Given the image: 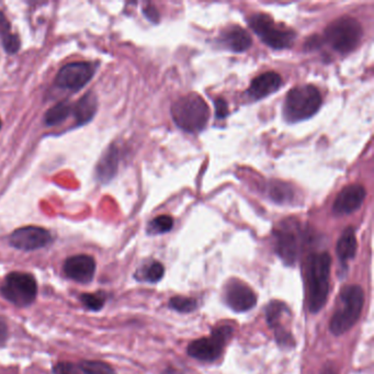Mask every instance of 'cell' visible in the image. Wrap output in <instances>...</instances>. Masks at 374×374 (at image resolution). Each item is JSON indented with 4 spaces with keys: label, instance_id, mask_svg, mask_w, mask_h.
<instances>
[{
    "label": "cell",
    "instance_id": "obj_12",
    "mask_svg": "<svg viewBox=\"0 0 374 374\" xmlns=\"http://www.w3.org/2000/svg\"><path fill=\"white\" fill-rule=\"evenodd\" d=\"M225 301L226 304L235 312H246L255 306L257 297L248 285L234 281L227 285Z\"/></svg>",
    "mask_w": 374,
    "mask_h": 374
},
{
    "label": "cell",
    "instance_id": "obj_33",
    "mask_svg": "<svg viewBox=\"0 0 374 374\" xmlns=\"http://www.w3.org/2000/svg\"><path fill=\"white\" fill-rule=\"evenodd\" d=\"M0 127H1V121H0Z\"/></svg>",
    "mask_w": 374,
    "mask_h": 374
},
{
    "label": "cell",
    "instance_id": "obj_27",
    "mask_svg": "<svg viewBox=\"0 0 374 374\" xmlns=\"http://www.w3.org/2000/svg\"><path fill=\"white\" fill-rule=\"evenodd\" d=\"M3 45L4 49L7 51L8 53L11 54H15L18 52V50L20 49V40L19 37L13 33H9V35H6L3 37Z\"/></svg>",
    "mask_w": 374,
    "mask_h": 374
},
{
    "label": "cell",
    "instance_id": "obj_31",
    "mask_svg": "<svg viewBox=\"0 0 374 374\" xmlns=\"http://www.w3.org/2000/svg\"><path fill=\"white\" fill-rule=\"evenodd\" d=\"M144 13L149 18V20L153 21V23H157L159 19V13L157 11L156 8L151 7V6H147V8H144Z\"/></svg>",
    "mask_w": 374,
    "mask_h": 374
},
{
    "label": "cell",
    "instance_id": "obj_10",
    "mask_svg": "<svg viewBox=\"0 0 374 374\" xmlns=\"http://www.w3.org/2000/svg\"><path fill=\"white\" fill-rule=\"evenodd\" d=\"M52 241L50 232L39 226L18 228L9 237V243L13 247L25 251H37L52 243Z\"/></svg>",
    "mask_w": 374,
    "mask_h": 374
},
{
    "label": "cell",
    "instance_id": "obj_3",
    "mask_svg": "<svg viewBox=\"0 0 374 374\" xmlns=\"http://www.w3.org/2000/svg\"><path fill=\"white\" fill-rule=\"evenodd\" d=\"M171 117L181 130L196 133L206 127L210 109L200 94H189L173 104Z\"/></svg>",
    "mask_w": 374,
    "mask_h": 374
},
{
    "label": "cell",
    "instance_id": "obj_29",
    "mask_svg": "<svg viewBox=\"0 0 374 374\" xmlns=\"http://www.w3.org/2000/svg\"><path fill=\"white\" fill-rule=\"evenodd\" d=\"M216 117L218 119H224L228 116V106L225 100L218 99L216 101Z\"/></svg>",
    "mask_w": 374,
    "mask_h": 374
},
{
    "label": "cell",
    "instance_id": "obj_30",
    "mask_svg": "<svg viewBox=\"0 0 374 374\" xmlns=\"http://www.w3.org/2000/svg\"><path fill=\"white\" fill-rule=\"evenodd\" d=\"M11 32V25L6 19L5 15L0 11V37L3 39L6 35H9Z\"/></svg>",
    "mask_w": 374,
    "mask_h": 374
},
{
    "label": "cell",
    "instance_id": "obj_18",
    "mask_svg": "<svg viewBox=\"0 0 374 374\" xmlns=\"http://www.w3.org/2000/svg\"><path fill=\"white\" fill-rule=\"evenodd\" d=\"M97 97L94 92H87L77 104L72 107V113L78 124L88 123L97 111Z\"/></svg>",
    "mask_w": 374,
    "mask_h": 374
},
{
    "label": "cell",
    "instance_id": "obj_17",
    "mask_svg": "<svg viewBox=\"0 0 374 374\" xmlns=\"http://www.w3.org/2000/svg\"><path fill=\"white\" fill-rule=\"evenodd\" d=\"M220 41L226 49L236 53L245 52L251 45L249 33L238 25H232L225 29L220 35Z\"/></svg>",
    "mask_w": 374,
    "mask_h": 374
},
{
    "label": "cell",
    "instance_id": "obj_20",
    "mask_svg": "<svg viewBox=\"0 0 374 374\" xmlns=\"http://www.w3.org/2000/svg\"><path fill=\"white\" fill-rule=\"evenodd\" d=\"M336 251H337L338 258L342 263H347L356 256L357 239H356L354 228L348 227L344 230V233L338 239Z\"/></svg>",
    "mask_w": 374,
    "mask_h": 374
},
{
    "label": "cell",
    "instance_id": "obj_26",
    "mask_svg": "<svg viewBox=\"0 0 374 374\" xmlns=\"http://www.w3.org/2000/svg\"><path fill=\"white\" fill-rule=\"evenodd\" d=\"M164 266L161 265V263L155 261V263L147 266V269L144 270L143 280L151 283L158 282L161 278H163V275H164Z\"/></svg>",
    "mask_w": 374,
    "mask_h": 374
},
{
    "label": "cell",
    "instance_id": "obj_1",
    "mask_svg": "<svg viewBox=\"0 0 374 374\" xmlns=\"http://www.w3.org/2000/svg\"><path fill=\"white\" fill-rule=\"evenodd\" d=\"M332 258L328 253L313 254L306 263L308 308L318 313L324 308L330 292V273Z\"/></svg>",
    "mask_w": 374,
    "mask_h": 374
},
{
    "label": "cell",
    "instance_id": "obj_6",
    "mask_svg": "<svg viewBox=\"0 0 374 374\" xmlns=\"http://www.w3.org/2000/svg\"><path fill=\"white\" fill-rule=\"evenodd\" d=\"M0 293L11 304L25 308L37 299V280L30 273H9L0 287Z\"/></svg>",
    "mask_w": 374,
    "mask_h": 374
},
{
    "label": "cell",
    "instance_id": "obj_16",
    "mask_svg": "<svg viewBox=\"0 0 374 374\" xmlns=\"http://www.w3.org/2000/svg\"><path fill=\"white\" fill-rule=\"evenodd\" d=\"M282 84L280 75L275 72H267L259 75L251 82L248 88V97L253 100L263 99L273 94Z\"/></svg>",
    "mask_w": 374,
    "mask_h": 374
},
{
    "label": "cell",
    "instance_id": "obj_4",
    "mask_svg": "<svg viewBox=\"0 0 374 374\" xmlns=\"http://www.w3.org/2000/svg\"><path fill=\"white\" fill-rule=\"evenodd\" d=\"M322 106L320 90L313 85H303L287 92L283 102V116L290 123L310 119Z\"/></svg>",
    "mask_w": 374,
    "mask_h": 374
},
{
    "label": "cell",
    "instance_id": "obj_8",
    "mask_svg": "<svg viewBox=\"0 0 374 374\" xmlns=\"http://www.w3.org/2000/svg\"><path fill=\"white\" fill-rule=\"evenodd\" d=\"M233 328L223 326L214 330L210 337L194 340L188 346V354L194 359L213 361L223 352L226 342L232 337Z\"/></svg>",
    "mask_w": 374,
    "mask_h": 374
},
{
    "label": "cell",
    "instance_id": "obj_9",
    "mask_svg": "<svg viewBox=\"0 0 374 374\" xmlns=\"http://www.w3.org/2000/svg\"><path fill=\"white\" fill-rule=\"evenodd\" d=\"M94 74V67L90 63H70L61 68L55 84L63 89L80 90L90 82Z\"/></svg>",
    "mask_w": 374,
    "mask_h": 374
},
{
    "label": "cell",
    "instance_id": "obj_14",
    "mask_svg": "<svg viewBox=\"0 0 374 374\" xmlns=\"http://www.w3.org/2000/svg\"><path fill=\"white\" fill-rule=\"evenodd\" d=\"M53 374H117L106 362L82 360L78 362H60L53 368Z\"/></svg>",
    "mask_w": 374,
    "mask_h": 374
},
{
    "label": "cell",
    "instance_id": "obj_25",
    "mask_svg": "<svg viewBox=\"0 0 374 374\" xmlns=\"http://www.w3.org/2000/svg\"><path fill=\"white\" fill-rule=\"evenodd\" d=\"M197 306V301L191 297H174L169 301V308L181 313L194 312Z\"/></svg>",
    "mask_w": 374,
    "mask_h": 374
},
{
    "label": "cell",
    "instance_id": "obj_11",
    "mask_svg": "<svg viewBox=\"0 0 374 374\" xmlns=\"http://www.w3.org/2000/svg\"><path fill=\"white\" fill-rule=\"evenodd\" d=\"M65 275L76 282H92L96 273V261L89 255H76L67 258L63 267Z\"/></svg>",
    "mask_w": 374,
    "mask_h": 374
},
{
    "label": "cell",
    "instance_id": "obj_28",
    "mask_svg": "<svg viewBox=\"0 0 374 374\" xmlns=\"http://www.w3.org/2000/svg\"><path fill=\"white\" fill-rule=\"evenodd\" d=\"M271 197H273L275 200L281 201L287 200V194H290V191H287V187L285 185H275L271 189Z\"/></svg>",
    "mask_w": 374,
    "mask_h": 374
},
{
    "label": "cell",
    "instance_id": "obj_32",
    "mask_svg": "<svg viewBox=\"0 0 374 374\" xmlns=\"http://www.w3.org/2000/svg\"><path fill=\"white\" fill-rule=\"evenodd\" d=\"M8 338V328L6 323L0 318V346L5 344Z\"/></svg>",
    "mask_w": 374,
    "mask_h": 374
},
{
    "label": "cell",
    "instance_id": "obj_13",
    "mask_svg": "<svg viewBox=\"0 0 374 374\" xmlns=\"http://www.w3.org/2000/svg\"><path fill=\"white\" fill-rule=\"evenodd\" d=\"M366 194H367L366 190L360 185H349V186L344 187L335 200L332 210L335 213L339 214V216L354 213L359 210L366 198Z\"/></svg>",
    "mask_w": 374,
    "mask_h": 374
},
{
    "label": "cell",
    "instance_id": "obj_24",
    "mask_svg": "<svg viewBox=\"0 0 374 374\" xmlns=\"http://www.w3.org/2000/svg\"><path fill=\"white\" fill-rule=\"evenodd\" d=\"M107 300V295L104 292L84 293L80 295V301L88 310L98 312L104 308Z\"/></svg>",
    "mask_w": 374,
    "mask_h": 374
},
{
    "label": "cell",
    "instance_id": "obj_19",
    "mask_svg": "<svg viewBox=\"0 0 374 374\" xmlns=\"http://www.w3.org/2000/svg\"><path fill=\"white\" fill-rule=\"evenodd\" d=\"M119 154L117 147H110L102 155L97 165V177L102 182H108L117 174Z\"/></svg>",
    "mask_w": 374,
    "mask_h": 374
},
{
    "label": "cell",
    "instance_id": "obj_15",
    "mask_svg": "<svg viewBox=\"0 0 374 374\" xmlns=\"http://www.w3.org/2000/svg\"><path fill=\"white\" fill-rule=\"evenodd\" d=\"M275 251L283 263L292 266L297 261V237L290 227L278 228L275 232Z\"/></svg>",
    "mask_w": 374,
    "mask_h": 374
},
{
    "label": "cell",
    "instance_id": "obj_7",
    "mask_svg": "<svg viewBox=\"0 0 374 374\" xmlns=\"http://www.w3.org/2000/svg\"><path fill=\"white\" fill-rule=\"evenodd\" d=\"M254 32L261 41L275 50L287 49L294 42L295 33L291 29L275 25L273 18L265 13H255L248 20Z\"/></svg>",
    "mask_w": 374,
    "mask_h": 374
},
{
    "label": "cell",
    "instance_id": "obj_5",
    "mask_svg": "<svg viewBox=\"0 0 374 374\" xmlns=\"http://www.w3.org/2000/svg\"><path fill=\"white\" fill-rule=\"evenodd\" d=\"M362 35L361 25L352 17L338 18L325 30V39L328 44L332 50L342 54L354 51L361 41Z\"/></svg>",
    "mask_w": 374,
    "mask_h": 374
},
{
    "label": "cell",
    "instance_id": "obj_2",
    "mask_svg": "<svg viewBox=\"0 0 374 374\" xmlns=\"http://www.w3.org/2000/svg\"><path fill=\"white\" fill-rule=\"evenodd\" d=\"M364 303V292L360 285H346L340 291L337 308L330 318V332L336 336L344 334L359 320Z\"/></svg>",
    "mask_w": 374,
    "mask_h": 374
},
{
    "label": "cell",
    "instance_id": "obj_21",
    "mask_svg": "<svg viewBox=\"0 0 374 374\" xmlns=\"http://www.w3.org/2000/svg\"><path fill=\"white\" fill-rule=\"evenodd\" d=\"M70 114H72V107L70 104L61 102L45 113L44 122L49 127L57 125V124L63 123L67 118L70 117Z\"/></svg>",
    "mask_w": 374,
    "mask_h": 374
},
{
    "label": "cell",
    "instance_id": "obj_23",
    "mask_svg": "<svg viewBox=\"0 0 374 374\" xmlns=\"http://www.w3.org/2000/svg\"><path fill=\"white\" fill-rule=\"evenodd\" d=\"M174 226V220L169 216H159L151 220L147 226V233L151 235L164 234L170 231Z\"/></svg>",
    "mask_w": 374,
    "mask_h": 374
},
{
    "label": "cell",
    "instance_id": "obj_22",
    "mask_svg": "<svg viewBox=\"0 0 374 374\" xmlns=\"http://www.w3.org/2000/svg\"><path fill=\"white\" fill-rule=\"evenodd\" d=\"M287 312V306L282 302L273 301L268 305L266 310V316H267L268 325L273 328H277L280 326L281 318Z\"/></svg>",
    "mask_w": 374,
    "mask_h": 374
}]
</instances>
